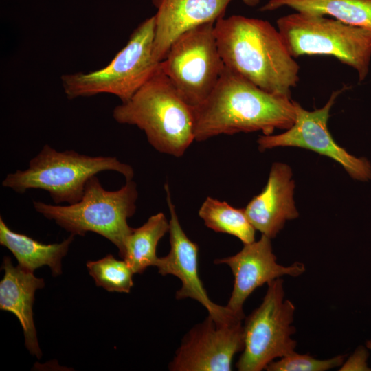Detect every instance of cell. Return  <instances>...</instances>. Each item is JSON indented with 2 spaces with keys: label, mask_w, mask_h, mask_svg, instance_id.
Wrapping results in <instances>:
<instances>
[{
  "label": "cell",
  "mask_w": 371,
  "mask_h": 371,
  "mask_svg": "<svg viewBox=\"0 0 371 371\" xmlns=\"http://www.w3.org/2000/svg\"><path fill=\"white\" fill-rule=\"evenodd\" d=\"M243 320L216 322L210 315L183 337L168 365L172 371H230L245 347Z\"/></svg>",
  "instance_id": "obj_11"
},
{
  "label": "cell",
  "mask_w": 371,
  "mask_h": 371,
  "mask_svg": "<svg viewBox=\"0 0 371 371\" xmlns=\"http://www.w3.org/2000/svg\"><path fill=\"white\" fill-rule=\"evenodd\" d=\"M155 28L154 16L143 21L104 67L89 73L63 74L60 81L67 98L108 93L119 98L121 102L129 100L159 65L153 54Z\"/></svg>",
  "instance_id": "obj_7"
},
{
  "label": "cell",
  "mask_w": 371,
  "mask_h": 371,
  "mask_svg": "<svg viewBox=\"0 0 371 371\" xmlns=\"http://www.w3.org/2000/svg\"><path fill=\"white\" fill-rule=\"evenodd\" d=\"M271 238L262 235L258 241L244 244L236 254L214 260V264L228 265L234 277L231 297L226 306L245 319L243 304L257 288L283 276L297 277L304 273V263L284 266L277 262Z\"/></svg>",
  "instance_id": "obj_13"
},
{
  "label": "cell",
  "mask_w": 371,
  "mask_h": 371,
  "mask_svg": "<svg viewBox=\"0 0 371 371\" xmlns=\"http://www.w3.org/2000/svg\"><path fill=\"white\" fill-rule=\"evenodd\" d=\"M138 192L136 183L126 181L117 190H105L96 175L85 184L82 199L68 205H55L34 201L35 210L72 235L97 233L112 243L123 258L125 241L133 228L127 219L136 211Z\"/></svg>",
  "instance_id": "obj_4"
},
{
  "label": "cell",
  "mask_w": 371,
  "mask_h": 371,
  "mask_svg": "<svg viewBox=\"0 0 371 371\" xmlns=\"http://www.w3.org/2000/svg\"><path fill=\"white\" fill-rule=\"evenodd\" d=\"M214 33L227 68L267 92L291 98L300 66L271 23L242 15L223 16L214 23Z\"/></svg>",
  "instance_id": "obj_2"
},
{
  "label": "cell",
  "mask_w": 371,
  "mask_h": 371,
  "mask_svg": "<svg viewBox=\"0 0 371 371\" xmlns=\"http://www.w3.org/2000/svg\"><path fill=\"white\" fill-rule=\"evenodd\" d=\"M106 170L120 173L126 181L134 177L132 166L115 157H93L73 150L60 152L45 144L27 168L8 174L1 184L19 194L29 189L44 190L54 203L74 204L82 199L88 179Z\"/></svg>",
  "instance_id": "obj_5"
},
{
  "label": "cell",
  "mask_w": 371,
  "mask_h": 371,
  "mask_svg": "<svg viewBox=\"0 0 371 371\" xmlns=\"http://www.w3.org/2000/svg\"><path fill=\"white\" fill-rule=\"evenodd\" d=\"M292 175L289 165L273 163L265 188L244 208L256 230L271 239L276 236L287 221L299 216L293 200L295 183Z\"/></svg>",
  "instance_id": "obj_15"
},
{
  "label": "cell",
  "mask_w": 371,
  "mask_h": 371,
  "mask_svg": "<svg viewBox=\"0 0 371 371\" xmlns=\"http://www.w3.org/2000/svg\"><path fill=\"white\" fill-rule=\"evenodd\" d=\"M368 353L363 347H359L340 366L339 370H371L367 365Z\"/></svg>",
  "instance_id": "obj_23"
},
{
  "label": "cell",
  "mask_w": 371,
  "mask_h": 371,
  "mask_svg": "<svg viewBox=\"0 0 371 371\" xmlns=\"http://www.w3.org/2000/svg\"><path fill=\"white\" fill-rule=\"evenodd\" d=\"M233 0H152L157 9L153 54L162 61L172 42L183 32L224 16Z\"/></svg>",
  "instance_id": "obj_14"
},
{
  "label": "cell",
  "mask_w": 371,
  "mask_h": 371,
  "mask_svg": "<svg viewBox=\"0 0 371 371\" xmlns=\"http://www.w3.org/2000/svg\"><path fill=\"white\" fill-rule=\"evenodd\" d=\"M86 265L98 286L109 292L130 293L134 273L124 260L109 254L100 260L89 261Z\"/></svg>",
  "instance_id": "obj_21"
},
{
  "label": "cell",
  "mask_w": 371,
  "mask_h": 371,
  "mask_svg": "<svg viewBox=\"0 0 371 371\" xmlns=\"http://www.w3.org/2000/svg\"><path fill=\"white\" fill-rule=\"evenodd\" d=\"M169 228V221L162 212L149 217L141 227L133 228L126 239L122 258L134 273H142L147 267L156 266L158 243Z\"/></svg>",
  "instance_id": "obj_19"
},
{
  "label": "cell",
  "mask_w": 371,
  "mask_h": 371,
  "mask_svg": "<svg viewBox=\"0 0 371 371\" xmlns=\"http://www.w3.org/2000/svg\"><path fill=\"white\" fill-rule=\"evenodd\" d=\"M114 120L137 126L157 151L181 157L194 140V109L181 98L160 63L146 83L113 110Z\"/></svg>",
  "instance_id": "obj_3"
},
{
  "label": "cell",
  "mask_w": 371,
  "mask_h": 371,
  "mask_svg": "<svg viewBox=\"0 0 371 371\" xmlns=\"http://www.w3.org/2000/svg\"><path fill=\"white\" fill-rule=\"evenodd\" d=\"M166 202L170 212V250L164 257L159 258L156 266L162 276L173 275L182 283L176 292L178 300L191 298L202 304L216 322L227 324L244 319L235 315L226 306L213 302L209 297L199 278L198 271L199 247L192 241L183 230L179 223L175 205L172 202L169 186H164Z\"/></svg>",
  "instance_id": "obj_12"
},
{
  "label": "cell",
  "mask_w": 371,
  "mask_h": 371,
  "mask_svg": "<svg viewBox=\"0 0 371 371\" xmlns=\"http://www.w3.org/2000/svg\"><path fill=\"white\" fill-rule=\"evenodd\" d=\"M1 269L5 273L0 282V309L17 317L23 330L26 348L40 359L42 352L34 326L32 306L35 292L45 286L44 280L36 277L32 271L14 266L9 257H4Z\"/></svg>",
  "instance_id": "obj_16"
},
{
  "label": "cell",
  "mask_w": 371,
  "mask_h": 371,
  "mask_svg": "<svg viewBox=\"0 0 371 371\" xmlns=\"http://www.w3.org/2000/svg\"><path fill=\"white\" fill-rule=\"evenodd\" d=\"M345 355H337L328 359H317L308 354L293 352L273 361L265 370L267 371H326L341 366Z\"/></svg>",
  "instance_id": "obj_22"
},
{
  "label": "cell",
  "mask_w": 371,
  "mask_h": 371,
  "mask_svg": "<svg viewBox=\"0 0 371 371\" xmlns=\"http://www.w3.org/2000/svg\"><path fill=\"white\" fill-rule=\"evenodd\" d=\"M214 23L202 24L181 34L160 62L163 71L193 109L207 98L225 69Z\"/></svg>",
  "instance_id": "obj_8"
},
{
  "label": "cell",
  "mask_w": 371,
  "mask_h": 371,
  "mask_svg": "<svg viewBox=\"0 0 371 371\" xmlns=\"http://www.w3.org/2000/svg\"><path fill=\"white\" fill-rule=\"evenodd\" d=\"M260 0H243V3L249 7H255L259 3Z\"/></svg>",
  "instance_id": "obj_24"
},
{
  "label": "cell",
  "mask_w": 371,
  "mask_h": 371,
  "mask_svg": "<svg viewBox=\"0 0 371 371\" xmlns=\"http://www.w3.org/2000/svg\"><path fill=\"white\" fill-rule=\"evenodd\" d=\"M344 90V88L334 91L323 107L313 111L305 110L294 101L296 117L293 126L278 135L260 136L257 140L259 150L262 152L284 146L311 150L338 162L354 179H370V162L366 158H358L349 154L335 142L328 129L330 111Z\"/></svg>",
  "instance_id": "obj_10"
},
{
  "label": "cell",
  "mask_w": 371,
  "mask_h": 371,
  "mask_svg": "<svg viewBox=\"0 0 371 371\" xmlns=\"http://www.w3.org/2000/svg\"><path fill=\"white\" fill-rule=\"evenodd\" d=\"M194 140L220 135L287 130L296 113L291 98L267 92L225 67L207 98L194 108Z\"/></svg>",
  "instance_id": "obj_1"
},
{
  "label": "cell",
  "mask_w": 371,
  "mask_h": 371,
  "mask_svg": "<svg viewBox=\"0 0 371 371\" xmlns=\"http://www.w3.org/2000/svg\"><path fill=\"white\" fill-rule=\"evenodd\" d=\"M287 7L296 12L328 15L350 25L371 31V0H269L262 12Z\"/></svg>",
  "instance_id": "obj_18"
},
{
  "label": "cell",
  "mask_w": 371,
  "mask_h": 371,
  "mask_svg": "<svg viewBox=\"0 0 371 371\" xmlns=\"http://www.w3.org/2000/svg\"><path fill=\"white\" fill-rule=\"evenodd\" d=\"M70 236L59 243L44 244L10 229L0 217V244L9 249L21 268L34 272L42 266L49 267L52 276L61 274V260L74 238Z\"/></svg>",
  "instance_id": "obj_17"
},
{
  "label": "cell",
  "mask_w": 371,
  "mask_h": 371,
  "mask_svg": "<svg viewBox=\"0 0 371 371\" xmlns=\"http://www.w3.org/2000/svg\"><path fill=\"white\" fill-rule=\"evenodd\" d=\"M366 347L371 350V340L366 341Z\"/></svg>",
  "instance_id": "obj_25"
},
{
  "label": "cell",
  "mask_w": 371,
  "mask_h": 371,
  "mask_svg": "<svg viewBox=\"0 0 371 371\" xmlns=\"http://www.w3.org/2000/svg\"><path fill=\"white\" fill-rule=\"evenodd\" d=\"M277 27L294 58L332 56L354 68L359 81L366 77L371 59V31L318 14L296 12L279 18Z\"/></svg>",
  "instance_id": "obj_6"
},
{
  "label": "cell",
  "mask_w": 371,
  "mask_h": 371,
  "mask_svg": "<svg viewBox=\"0 0 371 371\" xmlns=\"http://www.w3.org/2000/svg\"><path fill=\"white\" fill-rule=\"evenodd\" d=\"M199 216L206 227L216 232L232 235L243 244L255 241L256 229L244 208H235L226 201L207 196L199 210Z\"/></svg>",
  "instance_id": "obj_20"
},
{
  "label": "cell",
  "mask_w": 371,
  "mask_h": 371,
  "mask_svg": "<svg viewBox=\"0 0 371 371\" xmlns=\"http://www.w3.org/2000/svg\"><path fill=\"white\" fill-rule=\"evenodd\" d=\"M281 278L267 284L260 305L245 318V347L236 366L240 371H260L276 358L292 352L297 342L291 336L294 304L285 299Z\"/></svg>",
  "instance_id": "obj_9"
}]
</instances>
